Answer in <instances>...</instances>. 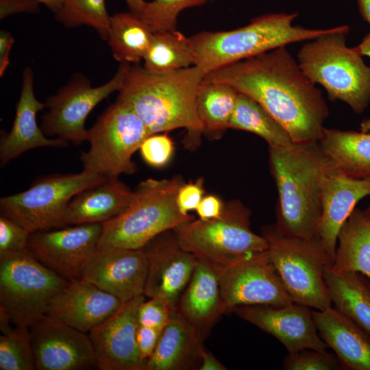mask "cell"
<instances>
[{"mask_svg": "<svg viewBox=\"0 0 370 370\" xmlns=\"http://www.w3.org/2000/svg\"><path fill=\"white\" fill-rule=\"evenodd\" d=\"M55 19L66 28L87 26L107 40L110 16L106 0H63Z\"/></svg>", "mask_w": 370, "mask_h": 370, "instance_id": "cell-34", "label": "cell"}, {"mask_svg": "<svg viewBox=\"0 0 370 370\" xmlns=\"http://www.w3.org/2000/svg\"><path fill=\"white\" fill-rule=\"evenodd\" d=\"M229 128L254 133L263 138L269 147L294 144L287 131L260 103L238 92Z\"/></svg>", "mask_w": 370, "mask_h": 370, "instance_id": "cell-32", "label": "cell"}, {"mask_svg": "<svg viewBox=\"0 0 370 370\" xmlns=\"http://www.w3.org/2000/svg\"><path fill=\"white\" fill-rule=\"evenodd\" d=\"M134 196V190L119 177H106L73 197L66 213V226L104 223L123 212Z\"/></svg>", "mask_w": 370, "mask_h": 370, "instance_id": "cell-24", "label": "cell"}, {"mask_svg": "<svg viewBox=\"0 0 370 370\" xmlns=\"http://www.w3.org/2000/svg\"><path fill=\"white\" fill-rule=\"evenodd\" d=\"M319 334L332 348L343 370H370V338L334 307L312 311Z\"/></svg>", "mask_w": 370, "mask_h": 370, "instance_id": "cell-23", "label": "cell"}, {"mask_svg": "<svg viewBox=\"0 0 370 370\" xmlns=\"http://www.w3.org/2000/svg\"><path fill=\"white\" fill-rule=\"evenodd\" d=\"M124 304L91 283L79 280L70 282L52 299L47 314L88 334Z\"/></svg>", "mask_w": 370, "mask_h": 370, "instance_id": "cell-21", "label": "cell"}, {"mask_svg": "<svg viewBox=\"0 0 370 370\" xmlns=\"http://www.w3.org/2000/svg\"><path fill=\"white\" fill-rule=\"evenodd\" d=\"M22 87L16 114L10 132L1 130L0 164L4 166L28 150L42 147H65L69 142L59 138H48L36 121L38 112L46 108L34 92V73L31 67L24 69Z\"/></svg>", "mask_w": 370, "mask_h": 370, "instance_id": "cell-22", "label": "cell"}, {"mask_svg": "<svg viewBox=\"0 0 370 370\" xmlns=\"http://www.w3.org/2000/svg\"><path fill=\"white\" fill-rule=\"evenodd\" d=\"M242 319L272 335L288 353L305 349L326 350L310 308L297 303L283 306H245L234 310Z\"/></svg>", "mask_w": 370, "mask_h": 370, "instance_id": "cell-19", "label": "cell"}, {"mask_svg": "<svg viewBox=\"0 0 370 370\" xmlns=\"http://www.w3.org/2000/svg\"><path fill=\"white\" fill-rule=\"evenodd\" d=\"M210 1H216V0H210Z\"/></svg>", "mask_w": 370, "mask_h": 370, "instance_id": "cell-53", "label": "cell"}, {"mask_svg": "<svg viewBox=\"0 0 370 370\" xmlns=\"http://www.w3.org/2000/svg\"><path fill=\"white\" fill-rule=\"evenodd\" d=\"M0 369H36L29 326H14L0 336Z\"/></svg>", "mask_w": 370, "mask_h": 370, "instance_id": "cell-35", "label": "cell"}, {"mask_svg": "<svg viewBox=\"0 0 370 370\" xmlns=\"http://www.w3.org/2000/svg\"><path fill=\"white\" fill-rule=\"evenodd\" d=\"M14 43V39L10 32L0 31V77H3L10 65V53Z\"/></svg>", "mask_w": 370, "mask_h": 370, "instance_id": "cell-45", "label": "cell"}, {"mask_svg": "<svg viewBox=\"0 0 370 370\" xmlns=\"http://www.w3.org/2000/svg\"><path fill=\"white\" fill-rule=\"evenodd\" d=\"M225 204L220 198L214 195H206L196 209L201 220H208L220 217L224 211Z\"/></svg>", "mask_w": 370, "mask_h": 370, "instance_id": "cell-44", "label": "cell"}, {"mask_svg": "<svg viewBox=\"0 0 370 370\" xmlns=\"http://www.w3.org/2000/svg\"><path fill=\"white\" fill-rule=\"evenodd\" d=\"M217 269L223 313L245 306H283L293 303L266 251Z\"/></svg>", "mask_w": 370, "mask_h": 370, "instance_id": "cell-13", "label": "cell"}, {"mask_svg": "<svg viewBox=\"0 0 370 370\" xmlns=\"http://www.w3.org/2000/svg\"><path fill=\"white\" fill-rule=\"evenodd\" d=\"M349 31L348 25L336 26L310 40L299 51L297 62L314 84L324 88L330 100H341L362 114L370 103V66L347 45Z\"/></svg>", "mask_w": 370, "mask_h": 370, "instance_id": "cell-5", "label": "cell"}, {"mask_svg": "<svg viewBox=\"0 0 370 370\" xmlns=\"http://www.w3.org/2000/svg\"><path fill=\"white\" fill-rule=\"evenodd\" d=\"M161 332L160 330L138 325L136 335V345L145 364L153 353Z\"/></svg>", "mask_w": 370, "mask_h": 370, "instance_id": "cell-42", "label": "cell"}, {"mask_svg": "<svg viewBox=\"0 0 370 370\" xmlns=\"http://www.w3.org/2000/svg\"><path fill=\"white\" fill-rule=\"evenodd\" d=\"M102 229L103 223H90L32 232L27 249L69 282L79 280L97 249Z\"/></svg>", "mask_w": 370, "mask_h": 370, "instance_id": "cell-14", "label": "cell"}, {"mask_svg": "<svg viewBox=\"0 0 370 370\" xmlns=\"http://www.w3.org/2000/svg\"><path fill=\"white\" fill-rule=\"evenodd\" d=\"M70 282L27 249L0 254V314L14 326H29L47 314Z\"/></svg>", "mask_w": 370, "mask_h": 370, "instance_id": "cell-7", "label": "cell"}, {"mask_svg": "<svg viewBox=\"0 0 370 370\" xmlns=\"http://www.w3.org/2000/svg\"><path fill=\"white\" fill-rule=\"evenodd\" d=\"M145 299L140 295L125 303L113 315L92 330V341L97 369L100 370H144L136 335L138 312Z\"/></svg>", "mask_w": 370, "mask_h": 370, "instance_id": "cell-17", "label": "cell"}, {"mask_svg": "<svg viewBox=\"0 0 370 370\" xmlns=\"http://www.w3.org/2000/svg\"><path fill=\"white\" fill-rule=\"evenodd\" d=\"M139 151L146 164L154 168H162L172 158L174 145L166 133H158L149 136L141 144Z\"/></svg>", "mask_w": 370, "mask_h": 370, "instance_id": "cell-38", "label": "cell"}, {"mask_svg": "<svg viewBox=\"0 0 370 370\" xmlns=\"http://www.w3.org/2000/svg\"><path fill=\"white\" fill-rule=\"evenodd\" d=\"M204 76L197 66L154 73L138 64H130L117 99L134 110L151 135L184 128L195 145L204 132L197 95Z\"/></svg>", "mask_w": 370, "mask_h": 370, "instance_id": "cell-2", "label": "cell"}, {"mask_svg": "<svg viewBox=\"0 0 370 370\" xmlns=\"http://www.w3.org/2000/svg\"><path fill=\"white\" fill-rule=\"evenodd\" d=\"M147 271L143 249L97 247L82 280L126 303L144 295Z\"/></svg>", "mask_w": 370, "mask_h": 370, "instance_id": "cell-18", "label": "cell"}, {"mask_svg": "<svg viewBox=\"0 0 370 370\" xmlns=\"http://www.w3.org/2000/svg\"><path fill=\"white\" fill-rule=\"evenodd\" d=\"M173 232L182 247L217 268L268 247L264 237L251 230L250 212L239 201L225 204L219 218L193 219Z\"/></svg>", "mask_w": 370, "mask_h": 370, "instance_id": "cell-9", "label": "cell"}, {"mask_svg": "<svg viewBox=\"0 0 370 370\" xmlns=\"http://www.w3.org/2000/svg\"><path fill=\"white\" fill-rule=\"evenodd\" d=\"M297 16V12L267 14L238 29L199 32L190 37L195 66L207 74L282 46L314 39L331 30L294 25Z\"/></svg>", "mask_w": 370, "mask_h": 370, "instance_id": "cell-4", "label": "cell"}, {"mask_svg": "<svg viewBox=\"0 0 370 370\" xmlns=\"http://www.w3.org/2000/svg\"><path fill=\"white\" fill-rule=\"evenodd\" d=\"M29 330L36 369H97L88 333L47 314L29 325Z\"/></svg>", "mask_w": 370, "mask_h": 370, "instance_id": "cell-15", "label": "cell"}, {"mask_svg": "<svg viewBox=\"0 0 370 370\" xmlns=\"http://www.w3.org/2000/svg\"><path fill=\"white\" fill-rule=\"evenodd\" d=\"M260 103L295 144L319 143L328 107L286 46L233 62L205 75Z\"/></svg>", "mask_w": 370, "mask_h": 370, "instance_id": "cell-1", "label": "cell"}, {"mask_svg": "<svg viewBox=\"0 0 370 370\" xmlns=\"http://www.w3.org/2000/svg\"><path fill=\"white\" fill-rule=\"evenodd\" d=\"M207 0H152L147 2L138 15L153 33L176 29L180 13L186 9L205 4Z\"/></svg>", "mask_w": 370, "mask_h": 370, "instance_id": "cell-36", "label": "cell"}, {"mask_svg": "<svg viewBox=\"0 0 370 370\" xmlns=\"http://www.w3.org/2000/svg\"><path fill=\"white\" fill-rule=\"evenodd\" d=\"M238 93L226 84L202 80L197 91V111L204 132L217 134L229 128Z\"/></svg>", "mask_w": 370, "mask_h": 370, "instance_id": "cell-33", "label": "cell"}, {"mask_svg": "<svg viewBox=\"0 0 370 370\" xmlns=\"http://www.w3.org/2000/svg\"><path fill=\"white\" fill-rule=\"evenodd\" d=\"M130 11L140 14L145 7L147 2L145 0H125Z\"/></svg>", "mask_w": 370, "mask_h": 370, "instance_id": "cell-49", "label": "cell"}, {"mask_svg": "<svg viewBox=\"0 0 370 370\" xmlns=\"http://www.w3.org/2000/svg\"><path fill=\"white\" fill-rule=\"evenodd\" d=\"M365 212H366V214L368 215V217H369V219H370V204H369V206L367 208V209L365 210Z\"/></svg>", "mask_w": 370, "mask_h": 370, "instance_id": "cell-52", "label": "cell"}, {"mask_svg": "<svg viewBox=\"0 0 370 370\" xmlns=\"http://www.w3.org/2000/svg\"><path fill=\"white\" fill-rule=\"evenodd\" d=\"M321 186L319 242L333 263L341 227L357 204L370 197V178L350 176L330 160L322 175Z\"/></svg>", "mask_w": 370, "mask_h": 370, "instance_id": "cell-20", "label": "cell"}, {"mask_svg": "<svg viewBox=\"0 0 370 370\" xmlns=\"http://www.w3.org/2000/svg\"><path fill=\"white\" fill-rule=\"evenodd\" d=\"M319 144L336 168L356 178H370V133L324 127Z\"/></svg>", "mask_w": 370, "mask_h": 370, "instance_id": "cell-28", "label": "cell"}, {"mask_svg": "<svg viewBox=\"0 0 370 370\" xmlns=\"http://www.w3.org/2000/svg\"><path fill=\"white\" fill-rule=\"evenodd\" d=\"M143 60V66L154 73L172 72L194 66L191 38L176 29L154 32Z\"/></svg>", "mask_w": 370, "mask_h": 370, "instance_id": "cell-31", "label": "cell"}, {"mask_svg": "<svg viewBox=\"0 0 370 370\" xmlns=\"http://www.w3.org/2000/svg\"><path fill=\"white\" fill-rule=\"evenodd\" d=\"M360 130L362 132L370 133V119H365L360 123Z\"/></svg>", "mask_w": 370, "mask_h": 370, "instance_id": "cell-51", "label": "cell"}, {"mask_svg": "<svg viewBox=\"0 0 370 370\" xmlns=\"http://www.w3.org/2000/svg\"><path fill=\"white\" fill-rule=\"evenodd\" d=\"M178 177L147 179L134 190V199L121 214L103 223L97 247L143 248L159 234L194 219L182 214L177 205Z\"/></svg>", "mask_w": 370, "mask_h": 370, "instance_id": "cell-6", "label": "cell"}, {"mask_svg": "<svg viewBox=\"0 0 370 370\" xmlns=\"http://www.w3.org/2000/svg\"><path fill=\"white\" fill-rule=\"evenodd\" d=\"M153 32L136 13H116L110 16L107 42L113 58L120 63L138 64L150 45Z\"/></svg>", "mask_w": 370, "mask_h": 370, "instance_id": "cell-30", "label": "cell"}, {"mask_svg": "<svg viewBox=\"0 0 370 370\" xmlns=\"http://www.w3.org/2000/svg\"><path fill=\"white\" fill-rule=\"evenodd\" d=\"M329 162L319 143L269 147L278 193L275 225L283 234L319 241L321 178Z\"/></svg>", "mask_w": 370, "mask_h": 370, "instance_id": "cell-3", "label": "cell"}, {"mask_svg": "<svg viewBox=\"0 0 370 370\" xmlns=\"http://www.w3.org/2000/svg\"><path fill=\"white\" fill-rule=\"evenodd\" d=\"M201 365L199 370H225L227 368L219 362L211 353L201 349L200 352Z\"/></svg>", "mask_w": 370, "mask_h": 370, "instance_id": "cell-46", "label": "cell"}, {"mask_svg": "<svg viewBox=\"0 0 370 370\" xmlns=\"http://www.w3.org/2000/svg\"><path fill=\"white\" fill-rule=\"evenodd\" d=\"M354 49L362 56H367L370 58V32L367 34L361 42Z\"/></svg>", "mask_w": 370, "mask_h": 370, "instance_id": "cell-47", "label": "cell"}, {"mask_svg": "<svg viewBox=\"0 0 370 370\" xmlns=\"http://www.w3.org/2000/svg\"><path fill=\"white\" fill-rule=\"evenodd\" d=\"M201 334L177 310L162 330L156 347L144 370H182L200 360Z\"/></svg>", "mask_w": 370, "mask_h": 370, "instance_id": "cell-25", "label": "cell"}, {"mask_svg": "<svg viewBox=\"0 0 370 370\" xmlns=\"http://www.w3.org/2000/svg\"><path fill=\"white\" fill-rule=\"evenodd\" d=\"M106 178L86 169L40 177L26 190L2 197L1 215L30 233L66 227V213L73 197Z\"/></svg>", "mask_w": 370, "mask_h": 370, "instance_id": "cell-11", "label": "cell"}, {"mask_svg": "<svg viewBox=\"0 0 370 370\" xmlns=\"http://www.w3.org/2000/svg\"><path fill=\"white\" fill-rule=\"evenodd\" d=\"M150 135L134 110L117 99L87 130L90 147L79 158L84 169L106 177L134 173L137 167L132 156Z\"/></svg>", "mask_w": 370, "mask_h": 370, "instance_id": "cell-10", "label": "cell"}, {"mask_svg": "<svg viewBox=\"0 0 370 370\" xmlns=\"http://www.w3.org/2000/svg\"><path fill=\"white\" fill-rule=\"evenodd\" d=\"M204 180L200 177L194 182L182 184L177 194V205L184 214L196 210L204 197Z\"/></svg>", "mask_w": 370, "mask_h": 370, "instance_id": "cell-41", "label": "cell"}, {"mask_svg": "<svg viewBox=\"0 0 370 370\" xmlns=\"http://www.w3.org/2000/svg\"><path fill=\"white\" fill-rule=\"evenodd\" d=\"M267 255L293 302L323 310L332 306L324 269L332 261L319 241L287 236L275 225L263 228Z\"/></svg>", "mask_w": 370, "mask_h": 370, "instance_id": "cell-8", "label": "cell"}, {"mask_svg": "<svg viewBox=\"0 0 370 370\" xmlns=\"http://www.w3.org/2000/svg\"><path fill=\"white\" fill-rule=\"evenodd\" d=\"M30 232L12 219L0 217V254L27 249Z\"/></svg>", "mask_w": 370, "mask_h": 370, "instance_id": "cell-40", "label": "cell"}, {"mask_svg": "<svg viewBox=\"0 0 370 370\" xmlns=\"http://www.w3.org/2000/svg\"><path fill=\"white\" fill-rule=\"evenodd\" d=\"M175 310L165 300L151 297L140 304L138 312V325L162 330Z\"/></svg>", "mask_w": 370, "mask_h": 370, "instance_id": "cell-39", "label": "cell"}, {"mask_svg": "<svg viewBox=\"0 0 370 370\" xmlns=\"http://www.w3.org/2000/svg\"><path fill=\"white\" fill-rule=\"evenodd\" d=\"M356 1L361 16L370 25V0H356Z\"/></svg>", "mask_w": 370, "mask_h": 370, "instance_id": "cell-48", "label": "cell"}, {"mask_svg": "<svg viewBox=\"0 0 370 370\" xmlns=\"http://www.w3.org/2000/svg\"><path fill=\"white\" fill-rule=\"evenodd\" d=\"M130 66L121 63L109 81L96 87L84 74H74L65 85L46 99L48 111L42 116L40 127L44 134L75 144L86 141L88 115L101 101L121 90Z\"/></svg>", "mask_w": 370, "mask_h": 370, "instance_id": "cell-12", "label": "cell"}, {"mask_svg": "<svg viewBox=\"0 0 370 370\" xmlns=\"http://www.w3.org/2000/svg\"><path fill=\"white\" fill-rule=\"evenodd\" d=\"M284 370H343L335 354L326 350L305 349L288 353L284 358Z\"/></svg>", "mask_w": 370, "mask_h": 370, "instance_id": "cell-37", "label": "cell"}, {"mask_svg": "<svg viewBox=\"0 0 370 370\" xmlns=\"http://www.w3.org/2000/svg\"><path fill=\"white\" fill-rule=\"evenodd\" d=\"M40 4L37 0H0V20L20 13H38Z\"/></svg>", "mask_w": 370, "mask_h": 370, "instance_id": "cell-43", "label": "cell"}, {"mask_svg": "<svg viewBox=\"0 0 370 370\" xmlns=\"http://www.w3.org/2000/svg\"><path fill=\"white\" fill-rule=\"evenodd\" d=\"M331 266L338 272H357L370 278V219L355 208L341 227Z\"/></svg>", "mask_w": 370, "mask_h": 370, "instance_id": "cell-29", "label": "cell"}, {"mask_svg": "<svg viewBox=\"0 0 370 370\" xmlns=\"http://www.w3.org/2000/svg\"><path fill=\"white\" fill-rule=\"evenodd\" d=\"M177 310L201 334L223 314L216 267L198 258L190 280L179 299Z\"/></svg>", "mask_w": 370, "mask_h": 370, "instance_id": "cell-26", "label": "cell"}, {"mask_svg": "<svg viewBox=\"0 0 370 370\" xmlns=\"http://www.w3.org/2000/svg\"><path fill=\"white\" fill-rule=\"evenodd\" d=\"M324 279L332 304L370 338V278L357 272L324 269Z\"/></svg>", "mask_w": 370, "mask_h": 370, "instance_id": "cell-27", "label": "cell"}, {"mask_svg": "<svg viewBox=\"0 0 370 370\" xmlns=\"http://www.w3.org/2000/svg\"><path fill=\"white\" fill-rule=\"evenodd\" d=\"M163 232L143 248L148 262L144 295L165 300L177 310L179 299L188 284L198 258L184 249L173 236Z\"/></svg>", "mask_w": 370, "mask_h": 370, "instance_id": "cell-16", "label": "cell"}, {"mask_svg": "<svg viewBox=\"0 0 370 370\" xmlns=\"http://www.w3.org/2000/svg\"><path fill=\"white\" fill-rule=\"evenodd\" d=\"M40 3L43 4L53 13L56 12L60 8L63 0H37Z\"/></svg>", "mask_w": 370, "mask_h": 370, "instance_id": "cell-50", "label": "cell"}]
</instances>
